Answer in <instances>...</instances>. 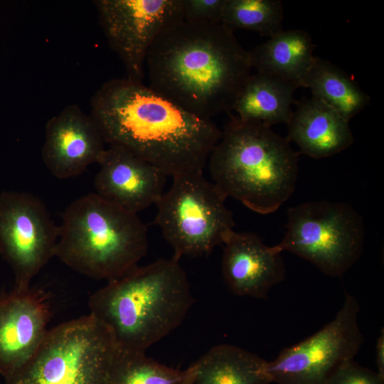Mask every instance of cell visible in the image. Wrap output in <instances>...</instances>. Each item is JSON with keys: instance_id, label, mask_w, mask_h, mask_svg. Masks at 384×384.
<instances>
[{"instance_id": "obj_1", "label": "cell", "mask_w": 384, "mask_h": 384, "mask_svg": "<svg viewBox=\"0 0 384 384\" xmlns=\"http://www.w3.org/2000/svg\"><path fill=\"white\" fill-rule=\"evenodd\" d=\"M90 115L105 143L128 150L166 176L203 171L222 136L211 120L127 78L101 85L92 97Z\"/></svg>"}, {"instance_id": "obj_2", "label": "cell", "mask_w": 384, "mask_h": 384, "mask_svg": "<svg viewBox=\"0 0 384 384\" xmlns=\"http://www.w3.org/2000/svg\"><path fill=\"white\" fill-rule=\"evenodd\" d=\"M149 87L204 119L233 110L250 76L248 50L220 22L180 20L146 55Z\"/></svg>"}, {"instance_id": "obj_3", "label": "cell", "mask_w": 384, "mask_h": 384, "mask_svg": "<svg viewBox=\"0 0 384 384\" xmlns=\"http://www.w3.org/2000/svg\"><path fill=\"white\" fill-rule=\"evenodd\" d=\"M193 303L186 272L171 257L107 282L90 297L88 306L119 348L146 352L181 324Z\"/></svg>"}, {"instance_id": "obj_4", "label": "cell", "mask_w": 384, "mask_h": 384, "mask_svg": "<svg viewBox=\"0 0 384 384\" xmlns=\"http://www.w3.org/2000/svg\"><path fill=\"white\" fill-rule=\"evenodd\" d=\"M272 127L232 117L209 158L213 183L260 214L276 211L294 191L299 153Z\"/></svg>"}, {"instance_id": "obj_5", "label": "cell", "mask_w": 384, "mask_h": 384, "mask_svg": "<svg viewBox=\"0 0 384 384\" xmlns=\"http://www.w3.org/2000/svg\"><path fill=\"white\" fill-rule=\"evenodd\" d=\"M148 250V229L137 213L90 193L63 213L55 257L87 277L115 279Z\"/></svg>"}, {"instance_id": "obj_6", "label": "cell", "mask_w": 384, "mask_h": 384, "mask_svg": "<svg viewBox=\"0 0 384 384\" xmlns=\"http://www.w3.org/2000/svg\"><path fill=\"white\" fill-rule=\"evenodd\" d=\"M118 347L90 314L49 329L33 357L6 384H107Z\"/></svg>"}, {"instance_id": "obj_7", "label": "cell", "mask_w": 384, "mask_h": 384, "mask_svg": "<svg viewBox=\"0 0 384 384\" xmlns=\"http://www.w3.org/2000/svg\"><path fill=\"white\" fill-rule=\"evenodd\" d=\"M156 205L154 224L174 250L173 257L209 254L223 244L235 225L226 196L203 171L181 174Z\"/></svg>"}, {"instance_id": "obj_8", "label": "cell", "mask_w": 384, "mask_h": 384, "mask_svg": "<svg viewBox=\"0 0 384 384\" xmlns=\"http://www.w3.org/2000/svg\"><path fill=\"white\" fill-rule=\"evenodd\" d=\"M286 228L276 245L279 250L306 260L329 276L343 275L363 250V218L345 203L317 201L291 207Z\"/></svg>"}, {"instance_id": "obj_9", "label": "cell", "mask_w": 384, "mask_h": 384, "mask_svg": "<svg viewBox=\"0 0 384 384\" xmlns=\"http://www.w3.org/2000/svg\"><path fill=\"white\" fill-rule=\"evenodd\" d=\"M359 309L356 297L346 294L333 320L267 361L271 383L326 384L340 366L354 358L364 342L358 321Z\"/></svg>"}, {"instance_id": "obj_10", "label": "cell", "mask_w": 384, "mask_h": 384, "mask_svg": "<svg viewBox=\"0 0 384 384\" xmlns=\"http://www.w3.org/2000/svg\"><path fill=\"white\" fill-rule=\"evenodd\" d=\"M58 238L59 226L41 199L21 191L0 193V257L14 272V289L31 287L55 257Z\"/></svg>"}, {"instance_id": "obj_11", "label": "cell", "mask_w": 384, "mask_h": 384, "mask_svg": "<svg viewBox=\"0 0 384 384\" xmlns=\"http://www.w3.org/2000/svg\"><path fill=\"white\" fill-rule=\"evenodd\" d=\"M100 26L122 61L127 78L143 82L149 49L158 36L183 20L181 0H96Z\"/></svg>"}, {"instance_id": "obj_12", "label": "cell", "mask_w": 384, "mask_h": 384, "mask_svg": "<svg viewBox=\"0 0 384 384\" xmlns=\"http://www.w3.org/2000/svg\"><path fill=\"white\" fill-rule=\"evenodd\" d=\"M46 294L31 287L0 293V375L7 379L36 353L48 331Z\"/></svg>"}, {"instance_id": "obj_13", "label": "cell", "mask_w": 384, "mask_h": 384, "mask_svg": "<svg viewBox=\"0 0 384 384\" xmlns=\"http://www.w3.org/2000/svg\"><path fill=\"white\" fill-rule=\"evenodd\" d=\"M45 134L42 159L59 179L76 176L90 164H98L106 149L97 123L78 105H68L52 117Z\"/></svg>"}, {"instance_id": "obj_14", "label": "cell", "mask_w": 384, "mask_h": 384, "mask_svg": "<svg viewBox=\"0 0 384 384\" xmlns=\"http://www.w3.org/2000/svg\"><path fill=\"white\" fill-rule=\"evenodd\" d=\"M98 164L95 193L128 211L137 214L164 192L166 176L124 148L110 146Z\"/></svg>"}, {"instance_id": "obj_15", "label": "cell", "mask_w": 384, "mask_h": 384, "mask_svg": "<svg viewBox=\"0 0 384 384\" xmlns=\"http://www.w3.org/2000/svg\"><path fill=\"white\" fill-rule=\"evenodd\" d=\"M223 244L222 273L235 294L264 299L272 287L284 279L282 252L276 245L263 243L257 234L233 230Z\"/></svg>"}, {"instance_id": "obj_16", "label": "cell", "mask_w": 384, "mask_h": 384, "mask_svg": "<svg viewBox=\"0 0 384 384\" xmlns=\"http://www.w3.org/2000/svg\"><path fill=\"white\" fill-rule=\"evenodd\" d=\"M287 124V140L311 158L333 156L353 142L349 121L312 96L297 102Z\"/></svg>"}, {"instance_id": "obj_17", "label": "cell", "mask_w": 384, "mask_h": 384, "mask_svg": "<svg viewBox=\"0 0 384 384\" xmlns=\"http://www.w3.org/2000/svg\"><path fill=\"white\" fill-rule=\"evenodd\" d=\"M314 46L309 33L301 29L282 30L257 45L249 55L252 68L304 87V80L314 61Z\"/></svg>"}, {"instance_id": "obj_18", "label": "cell", "mask_w": 384, "mask_h": 384, "mask_svg": "<svg viewBox=\"0 0 384 384\" xmlns=\"http://www.w3.org/2000/svg\"><path fill=\"white\" fill-rule=\"evenodd\" d=\"M267 361L231 344L212 347L191 364L188 384H270Z\"/></svg>"}, {"instance_id": "obj_19", "label": "cell", "mask_w": 384, "mask_h": 384, "mask_svg": "<svg viewBox=\"0 0 384 384\" xmlns=\"http://www.w3.org/2000/svg\"><path fill=\"white\" fill-rule=\"evenodd\" d=\"M294 85L274 77L256 73L247 80L233 107L238 118L272 127L287 124L294 102Z\"/></svg>"}, {"instance_id": "obj_20", "label": "cell", "mask_w": 384, "mask_h": 384, "mask_svg": "<svg viewBox=\"0 0 384 384\" xmlns=\"http://www.w3.org/2000/svg\"><path fill=\"white\" fill-rule=\"evenodd\" d=\"M312 97L350 121L366 108L370 97L343 70L332 63L315 57L304 80Z\"/></svg>"}, {"instance_id": "obj_21", "label": "cell", "mask_w": 384, "mask_h": 384, "mask_svg": "<svg viewBox=\"0 0 384 384\" xmlns=\"http://www.w3.org/2000/svg\"><path fill=\"white\" fill-rule=\"evenodd\" d=\"M193 373L167 366L146 355V352L118 351L107 384H188Z\"/></svg>"}, {"instance_id": "obj_22", "label": "cell", "mask_w": 384, "mask_h": 384, "mask_svg": "<svg viewBox=\"0 0 384 384\" xmlns=\"http://www.w3.org/2000/svg\"><path fill=\"white\" fill-rule=\"evenodd\" d=\"M279 0H226L220 23L231 31L245 29L268 38L282 30Z\"/></svg>"}, {"instance_id": "obj_23", "label": "cell", "mask_w": 384, "mask_h": 384, "mask_svg": "<svg viewBox=\"0 0 384 384\" xmlns=\"http://www.w3.org/2000/svg\"><path fill=\"white\" fill-rule=\"evenodd\" d=\"M326 384H384V379L353 359L340 366Z\"/></svg>"}, {"instance_id": "obj_24", "label": "cell", "mask_w": 384, "mask_h": 384, "mask_svg": "<svg viewBox=\"0 0 384 384\" xmlns=\"http://www.w3.org/2000/svg\"><path fill=\"white\" fill-rule=\"evenodd\" d=\"M226 0H181L183 20L220 22Z\"/></svg>"}, {"instance_id": "obj_25", "label": "cell", "mask_w": 384, "mask_h": 384, "mask_svg": "<svg viewBox=\"0 0 384 384\" xmlns=\"http://www.w3.org/2000/svg\"><path fill=\"white\" fill-rule=\"evenodd\" d=\"M375 363L378 374L384 379V330L381 329L375 345Z\"/></svg>"}]
</instances>
